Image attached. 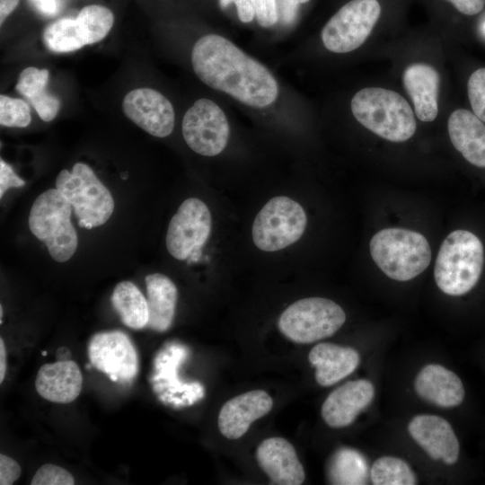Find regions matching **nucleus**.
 Wrapping results in <instances>:
<instances>
[{
  "label": "nucleus",
  "mask_w": 485,
  "mask_h": 485,
  "mask_svg": "<svg viewBox=\"0 0 485 485\" xmlns=\"http://www.w3.org/2000/svg\"><path fill=\"white\" fill-rule=\"evenodd\" d=\"M3 322V306L0 305V323L2 324Z\"/></svg>",
  "instance_id": "nucleus-43"
},
{
  "label": "nucleus",
  "mask_w": 485,
  "mask_h": 485,
  "mask_svg": "<svg viewBox=\"0 0 485 485\" xmlns=\"http://www.w3.org/2000/svg\"><path fill=\"white\" fill-rule=\"evenodd\" d=\"M345 321L344 310L334 301L308 297L297 300L285 309L278 325L288 340L309 344L332 336Z\"/></svg>",
  "instance_id": "nucleus-7"
},
{
  "label": "nucleus",
  "mask_w": 485,
  "mask_h": 485,
  "mask_svg": "<svg viewBox=\"0 0 485 485\" xmlns=\"http://www.w3.org/2000/svg\"><path fill=\"white\" fill-rule=\"evenodd\" d=\"M56 189L71 204L83 228L101 225L113 213L110 192L84 163H75L72 172L62 170L57 176Z\"/></svg>",
  "instance_id": "nucleus-6"
},
{
  "label": "nucleus",
  "mask_w": 485,
  "mask_h": 485,
  "mask_svg": "<svg viewBox=\"0 0 485 485\" xmlns=\"http://www.w3.org/2000/svg\"><path fill=\"white\" fill-rule=\"evenodd\" d=\"M6 373V349L3 338L0 339V384L3 383Z\"/></svg>",
  "instance_id": "nucleus-42"
},
{
  "label": "nucleus",
  "mask_w": 485,
  "mask_h": 485,
  "mask_svg": "<svg viewBox=\"0 0 485 485\" xmlns=\"http://www.w3.org/2000/svg\"><path fill=\"white\" fill-rule=\"evenodd\" d=\"M25 185L22 180L13 172V168L3 159L0 160V198L4 196L10 188H18Z\"/></svg>",
  "instance_id": "nucleus-36"
},
{
  "label": "nucleus",
  "mask_w": 485,
  "mask_h": 485,
  "mask_svg": "<svg viewBox=\"0 0 485 485\" xmlns=\"http://www.w3.org/2000/svg\"><path fill=\"white\" fill-rule=\"evenodd\" d=\"M483 28H484V31H485V23H484V26H483Z\"/></svg>",
  "instance_id": "nucleus-45"
},
{
  "label": "nucleus",
  "mask_w": 485,
  "mask_h": 485,
  "mask_svg": "<svg viewBox=\"0 0 485 485\" xmlns=\"http://www.w3.org/2000/svg\"><path fill=\"white\" fill-rule=\"evenodd\" d=\"M310 0H281V13L284 22H292L297 13L298 5Z\"/></svg>",
  "instance_id": "nucleus-39"
},
{
  "label": "nucleus",
  "mask_w": 485,
  "mask_h": 485,
  "mask_svg": "<svg viewBox=\"0 0 485 485\" xmlns=\"http://www.w3.org/2000/svg\"><path fill=\"white\" fill-rule=\"evenodd\" d=\"M326 475L331 484H366L368 476L367 461L357 450L340 447L329 459Z\"/></svg>",
  "instance_id": "nucleus-24"
},
{
  "label": "nucleus",
  "mask_w": 485,
  "mask_h": 485,
  "mask_svg": "<svg viewBox=\"0 0 485 485\" xmlns=\"http://www.w3.org/2000/svg\"><path fill=\"white\" fill-rule=\"evenodd\" d=\"M83 376L73 360H59L43 365L35 379L37 392L43 399L55 403H69L81 392Z\"/></svg>",
  "instance_id": "nucleus-18"
},
{
  "label": "nucleus",
  "mask_w": 485,
  "mask_h": 485,
  "mask_svg": "<svg viewBox=\"0 0 485 485\" xmlns=\"http://www.w3.org/2000/svg\"><path fill=\"white\" fill-rule=\"evenodd\" d=\"M75 19L86 37L87 45L104 39L114 22L112 12L107 7L98 4L84 6Z\"/></svg>",
  "instance_id": "nucleus-28"
},
{
  "label": "nucleus",
  "mask_w": 485,
  "mask_h": 485,
  "mask_svg": "<svg viewBox=\"0 0 485 485\" xmlns=\"http://www.w3.org/2000/svg\"><path fill=\"white\" fill-rule=\"evenodd\" d=\"M191 63L204 84L243 104L264 108L278 97L277 80L268 68L220 35L198 39L192 49Z\"/></svg>",
  "instance_id": "nucleus-1"
},
{
  "label": "nucleus",
  "mask_w": 485,
  "mask_h": 485,
  "mask_svg": "<svg viewBox=\"0 0 485 485\" xmlns=\"http://www.w3.org/2000/svg\"><path fill=\"white\" fill-rule=\"evenodd\" d=\"M411 437L434 460L454 464L459 458L460 445L451 425L436 415L415 416L408 425Z\"/></svg>",
  "instance_id": "nucleus-16"
},
{
  "label": "nucleus",
  "mask_w": 485,
  "mask_h": 485,
  "mask_svg": "<svg viewBox=\"0 0 485 485\" xmlns=\"http://www.w3.org/2000/svg\"><path fill=\"white\" fill-rule=\"evenodd\" d=\"M415 391L425 401L443 408L458 406L465 395L456 374L437 364L421 368L415 379Z\"/></svg>",
  "instance_id": "nucleus-20"
},
{
  "label": "nucleus",
  "mask_w": 485,
  "mask_h": 485,
  "mask_svg": "<svg viewBox=\"0 0 485 485\" xmlns=\"http://www.w3.org/2000/svg\"><path fill=\"white\" fill-rule=\"evenodd\" d=\"M29 103L36 110L40 118L47 122L56 118L60 108V101L48 92L31 100Z\"/></svg>",
  "instance_id": "nucleus-33"
},
{
  "label": "nucleus",
  "mask_w": 485,
  "mask_h": 485,
  "mask_svg": "<svg viewBox=\"0 0 485 485\" xmlns=\"http://www.w3.org/2000/svg\"><path fill=\"white\" fill-rule=\"evenodd\" d=\"M356 119L375 135L392 142H404L415 133L417 124L408 101L398 93L367 87L351 100Z\"/></svg>",
  "instance_id": "nucleus-2"
},
{
  "label": "nucleus",
  "mask_w": 485,
  "mask_h": 485,
  "mask_svg": "<svg viewBox=\"0 0 485 485\" xmlns=\"http://www.w3.org/2000/svg\"><path fill=\"white\" fill-rule=\"evenodd\" d=\"M306 223L305 212L299 203L284 196L272 198L255 217L253 242L264 251L282 250L300 239Z\"/></svg>",
  "instance_id": "nucleus-8"
},
{
  "label": "nucleus",
  "mask_w": 485,
  "mask_h": 485,
  "mask_svg": "<svg viewBox=\"0 0 485 485\" xmlns=\"http://www.w3.org/2000/svg\"><path fill=\"white\" fill-rule=\"evenodd\" d=\"M47 48L56 53H67L87 45L86 37L76 19L62 18L44 31Z\"/></svg>",
  "instance_id": "nucleus-26"
},
{
  "label": "nucleus",
  "mask_w": 485,
  "mask_h": 485,
  "mask_svg": "<svg viewBox=\"0 0 485 485\" xmlns=\"http://www.w3.org/2000/svg\"><path fill=\"white\" fill-rule=\"evenodd\" d=\"M370 478L375 485H414L418 482L410 465L393 456L375 460L370 470Z\"/></svg>",
  "instance_id": "nucleus-27"
},
{
  "label": "nucleus",
  "mask_w": 485,
  "mask_h": 485,
  "mask_svg": "<svg viewBox=\"0 0 485 485\" xmlns=\"http://www.w3.org/2000/svg\"><path fill=\"white\" fill-rule=\"evenodd\" d=\"M235 4L237 15L241 22H250L255 16L252 4L250 0H219L220 6L225 9L230 4Z\"/></svg>",
  "instance_id": "nucleus-37"
},
{
  "label": "nucleus",
  "mask_w": 485,
  "mask_h": 485,
  "mask_svg": "<svg viewBox=\"0 0 485 485\" xmlns=\"http://www.w3.org/2000/svg\"><path fill=\"white\" fill-rule=\"evenodd\" d=\"M439 79L438 72L424 63L411 64L403 72L404 88L421 121L430 122L437 116Z\"/></svg>",
  "instance_id": "nucleus-19"
},
{
  "label": "nucleus",
  "mask_w": 485,
  "mask_h": 485,
  "mask_svg": "<svg viewBox=\"0 0 485 485\" xmlns=\"http://www.w3.org/2000/svg\"><path fill=\"white\" fill-rule=\"evenodd\" d=\"M258 23L261 27L274 25L278 20L277 0H250Z\"/></svg>",
  "instance_id": "nucleus-34"
},
{
  "label": "nucleus",
  "mask_w": 485,
  "mask_h": 485,
  "mask_svg": "<svg viewBox=\"0 0 485 485\" xmlns=\"http://www.w3.org/2000/svg\"><path fill=\"white\" fill-rule=\"evenodd\" d=\"M484 263L481 240L466 230H455L442 242L434 277L437 287L449 295H462L477 284Z\"/></svg>",
  "instance_id": "nucleus-3"
},
{
  "label": "nucleus",
  "mask_w": 485,
  "mask_h": 485,
  "mask_svg": "<svg viewBox=\"0 0 485 485\" xmlns=\"http://www.w3.org/2000/svg\"><path fill=\"white\" fill-rule=\"evenodd\" d=\"M48 80L47 69L27 67L20 74L15 89L29 101L47 92Z\"/></svg>",
  "instance_id": "nucleus-30"
},
{
  "label": "nucleus",
  "mask_w": 485,
  "mask_h": 485,
  "mask_svg": "<svg viewBox=\"0 0 485 485\" xmlns=\"http://www.w3.org/2000/svg\"><path fill=\"white\" fill-rule=\"evenodd\" d=\"M272 407V398L263 390H252L234 396L220 409L217 419L219 431L228 439H238Z\"/></svg>",
  "instance_id": "nucleus-15"
},
{
  "label": "nucleus",
  "mask_w": 485,
  "mask_h": 485,
  "mask_svg": "<svg viewBox=\"0 0 485 485\" xmlns=\"http://www.w3.org/2000/svg\"><path fill=\"white\" fill-rule=\"evenodd\" d=\"M458 12L472 16L481 13L485 6V0H445Z\"/></svg>",
  "instance_id": "nucleus-38"
},
{
  "label": "nucleus",
  "mask_w": 485,
  "mask_h": 485,
  "mask_svg": "<svg viewBox=\"0 0 485 485\" xmlns=\"http://www.w3.org/2000/svg\"><path fill=\"white\" fill-rule=\"evenodd\" d=\"M111 304L126 326L135 330L147 326V300L132 282L121 281L117 284L111 295Z\"/></svg>",
  "instance_id": "nucleus-25"
},
{
  "label": "nucleus",
  "mask_w": 485,
  "mask_h": 485,
  "mask_svg": "<svg viewBox=\"0 0 485 485\" xmlns=\"http://www.w3.org/2000/svg\"><path fill=\"white\" fill-rule=\"evenodd\" d=\"M125 115L150 135L169 136L174 128V110L169 100L156 90L138 88L123 99Z\"/></svg>",
  "instance_id": "nucleus-13"
},
{
  "label": "nucleus",
  "mask_w": 485,
  "mask_h": 485,
  "mask_svg": "<svg viewBox=\"0 0 485 485\" xmlns=\"http://www.w3.org/2000/svg\"><path fill=\"white\" fill-rule=\"evenodd\" d=\"M91 364L111 381L127 383L138 371V357L128 336L120 331L94 334L88 345Z\"/></svg>",
  "instance_id": "nucleus-12"
},
{
  "label": "nucleus",
  "mask_w": 485,
  "mask_h": 485,
  "mask_svg": "<svg viewBox=\"0 0 485 485\" xmlns=\"http://www.w3.org/2000/svg\"><path fill=\"white\" fill-rule=\"evenodd\" d=\"M453 146L472 164L485 168V125L473 112L454 110L447 123Z\"/></svg>",
  "instance_id": "nucleus-22"
},
{
  "label": "nucleus",
  "mask_w": 485,
  "mask_h": 485,
  "mask_svg": "<svg viewBox=\"0 0 485 485\" xmlns=\"http://www.w3.org/2000/svg\"><path fill=\"white\" fill-rule=\"evenodd\" d=\"M373 260L390 278L410 280L422 273L431 260L430 246L424 235L401 228H386L370 241Z\"/></svg>",
  "instance_id": "nucleus-4"
},
{
  "label": "nucleus",
  "mask_w": 485,
  "mask_h": 485,
  "mask_svg": "<svg viewBox=\"0 0 485 485\" xmlns=\"http://www.w3.org/2000/svg\"><path fill=\"white\" fill-rule=\"evenodd\" d=\"M145 280L149 312L147 326L159 332L165 331L171 327L175 315L177 287L161 273L147 275Z\"/></svg>",
  "instance_id": "nucleus-23"
},
{
  "label": "nucleus",
  "mask_w": 485,
  "mask_h": 485,
  "mask_svg": "<svg viewBox=\"0 0 485 485\" xmlns=\"http://www.w3.org/2000/svg\"><path fill=\"white\" fill-rule=\"evenodd\" d=\"M310 364L315 367V380L321 386H331L353 373L358 366V352L350 347L333 343H319L308 355Z\"/></svg>",
  "instance_id": "nucleus-21"
},
{
  "label": "nucleus",
  "mask_w": 485,
  "mask_h": 485,
  "mask_svg": "<svg viewBox=\"0 0 485 485\" xmlns=\"http://www.w3.org/2000/svg\"><path fill=\"white\" fill-rule=\"evenodd\" d=\"M19 4V0H0V24L2 25L7 16L13 13Z\"/></svg>",
  "instance_id": "nucleus-41"
},
{
  "label": "nucleus",
  "mask_w": 485,
  "mask_h": 485,
  "mask_svg": "<svg viewBox=\"0 0 485 485\" xmlns=\"http://www.w3.org/2000/svg\"><path fill=\"white\" fill-rule=\"evenodd\" d=\"M256 459L273 484L300 485L304 481L305 472L295 449L283 437L264 439L257 447Z\"/></svg>",
  "instance_id": "nucleus-17"
},
{
  "label": "nucleus",
  "mask_w": 485,
  "mask_h": 485,
  "mask_svg": "<svg viewBox=\"0 0 485 485\" xmlns=\"http://www.w3.org/2000/svg\"><path fill=\"white\" fill-rule=\"evenodd\" d=\"M182 135L194 152L205 156H215L225 149L228 142L227 118L214 101L199 99L183 117Z\"/></svg>",
  "instance_id": "nucleus-10"
},
{
  "label": "nucleus",
  "mask_w": 485,
  "mask_h": 485,
  "mask_svg": "<svg viewBox=\"0 0 485 485\" xmlns=\"http://www.w3.org/2000/svg\"><path fill=\"white\" fill-rule=\"evenodd\" d=\"M374 396L375 387L370 381L366 379L348 381L327 396L322 405V417L331 428L349 426L372 402Z\"/></svg>",
  "instance_id": "nucleus-14"
},
{
  "label": "nucleus",
  "mask_w": 485,
  "mask_h": 485,
  "mask_svg": "<svg viewBox=\"0 0 485 485\" xmlns=\"http://www.w3.org/2000/svg\"><path fill=\"white\" fill-rule=\"evenodd\" d=\"M31 110L21 99L0 96V124L4 127L24 128L31 122Z\"/></svg>",
  "instance_id": "nucleus-29"
},
{
  "label": "nucleus",
  "mask_w": 485,
  "mask_h": 485,
  "mask_svg": "<svg viewBox=\"0 0 485 485\" xmlns=\"http://www.w3.org/2000/svg\"><path fill=\"white\" fill-rule=\"evenodd\" d=\"M211 225L210 211L202 200L196 198L184 200L168 225L169 253L179 260L189 259L207 242Z\"/></svg>",
  "instance_id": "nucleus-11"
},
{
  "label": "nucleus",
  "mask_w": 485,
  "mask_h": 485,
  "mask_svg": "<svg viewBox=\"0 0 485 485\" xmlns=\"http://www.w3.org/2000/svg\"><path fill=\"white\" fill-rule=\"evenodd\" d=\"M31 485H74L73 475L63 467L46 463L40 466L34 474Z\"/></svg>",
  "instance_id": "nucleus-32"
},
{
  "label": "nucleus",
  "mask_w": 485,
  "mask_h": 485,
  "mask_svg": "<svg viewBox=\"0 0 485 485\" xmlns=\"http://www.w3.org/2000/svg\"><path fill=\"white\" fill-rule=\"evenodd\" d=\"M41 354H42V356H46L48 354V352L47 351H42Z\"/></svg>",
  "instance_id": "nucleus-44"
},
{
  "label": "nucleus",
  "mask_w": 485,
  "mask_h": 485,
  "mask_svg": "<svg viewBox=\"0 0 485 485\" xmlns=\"http://www.w3.org/2000/svg\"><path fill=\"white\" fill-rule=\"evenodd\" d=\"M467 92L473 113L485 123V67L472 74L468 80Z\"/></svg>",
  "instance_id": "nucleus-31"
},
{
  "label": "nucleus",
  "mask_w": 485,
  "mask_h": 485,
  "mask_svg": "<svg viewBox=\"0 0 485 485\" xmlns=\"http://www.w3.org/2000/svg\"><path fill=\"white\" fill-rule=\"evenodd\" d=\"M381 15L378 0H351L344 4L322 31L324 47L334 53H348L368 38Z\"/></svg>",
  "instance_id": "nucleus-9"
},
{
  "label": "nucleus",
  "mask_w": 485,
  "mask_h": 485,
  "mask_svg": "<svg viewBox=\"0 0 485 485\" xmlns=\"http://www.w3.org/2000/svg\"><path fill=\"white\" fill-rule=\"evenodd\" d=\"M72 208L57 189L41 193L31 208L30 230L57 262L70 260L77 248V234L70 221Z\"/></svg>",
  "instance_id": "nucleus-5"
},
{
  "label": "nucleus",
  "mask_w": 485,
  "mask_h": 485,
  "mask_svg": "<svg viewBox=\"0 0 485 485\" xmlns=\"http://www.w3.org/2000/svg\"><path fill=\"white\" fill-rule=\"evenodd\" d=\"M22 474L19 463L13 458L0 454V484L12 485Z\"/></svg>",
  "instance_id": "nucleus-35"
},
{
  "label": "nucleus",
  "mask_w": 485,
  "mask_h": 485,
  "mask_svg": "<svg viewBox=\"0 0 485 485\" xmlns=\"http://www.w3.org/2000/svg\"><path fill=\"white\" fill-rule=\"evenodd\" d=\"M33 7L44 16H54L58 12L57 0H30Z\"/></svg>",
  "instance_id": "nucleus-40"
}]
</instances>
